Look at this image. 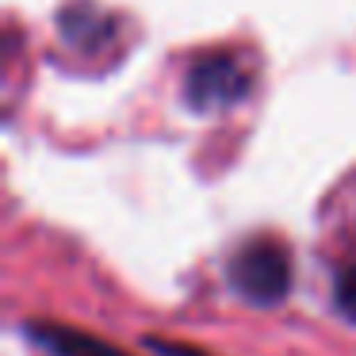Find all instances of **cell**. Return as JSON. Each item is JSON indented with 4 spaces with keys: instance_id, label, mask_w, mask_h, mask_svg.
I'll return each instance as SVG.
<instances>
[{
    "instance_id": "obj_1",
    "label": "cell",
    "mask_w": 356,
    "mask_h": 356,
    "mask_svg": "<svg viewBox=\"0 0 356 356\" xmlns=\"http://www.w3.org/2000/svg\"><path fill=\"white\" fill-rule=\"evenodd\" d=\"M230 287L253 307H276L291 291V257L280 241L257 238L230 257Z\"/></svg>"
},
{
    "instance_id": "obj_2",
    "label": "cell",
    "mask_w": 356,
    "mask_h": 356,
    "mask_svg": "<svg viewBox=\"0 0 356 356\" xmlns=\"http://www.w3.org/2000/svg\"><path fill=\"white\" fill-rule=\"evenodd\" d=\"M245 96H249V70L226 50L200 58L184 77V100L192 111H222L241 104Z\"/></svg>"
},
{
    "instance_id": "obj_3",
    "label": "cell",
    "mask_w": 356,
    "mask_h": 356,
    "mask_svg": "<svg viewBox=\"0 0 356 356\" xmlns=\"http://www.w3.org/2000/svg\"><path fill=\"white\" fill-rule=\"evenodd\" d=\"M24 333L54 356H131V353H119L108 341L92 337V333L70 330V325H54V322H31Z\"/></svg>"
},
{
    "instance_id": "obj_4",
    "label": "cell",
    "mask_w": 356,
    "mask_h": 356,
    "mask_svg": "<svg viewBox=\"0 0 356 356\" xmlns=\"http://www.w3.org/2000/svg\"><path fill=\"white\" fill-rule=\"evenodd\" d=\"M333 299H337L341 314L348 318V322H356V264L353 268H345L337 276V287H333Z\"/></svg>"
}]
</instances>
